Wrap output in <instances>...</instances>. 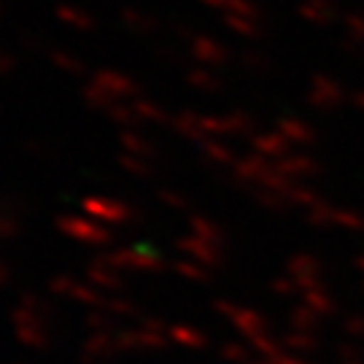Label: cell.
Returning a JSON list of instances; mask_svg holds the SVG:
<instances>
[{"instance_id": "6da1fadb", "label": "cell", "mask_w": 364, "mask_h": 364, "mask_svg": "<svg viewBox=\"0 0 364 364\" xmlns=\"http://www.w3.org/2000/svg\"><path fill=\"white\" fill-rule=\"evenodd\" d=\"M54 227H57V232H63L65 237L84 243V246H108L114 240V232L100 221L90 219L87 213H70V210L60 213L54 219Z\"/></svg>"}, {"instance_id": "7a4b0ae2", "label": "cell", "mask_w": 364, "mask_h": 364, "mask_svg": "<svg viewBox=\"0 0 364 364\" xmlns=\"http://www.w3.org/2000/svg\"><path fill=\"white\" fill-rule=\"evenodd\" d=\"M81 210L90 219L108 224V227H119V224H132L135 219H141V213L132 208L130 203L119 200V197H105V195H87L81 197Z\"/></svg>"}, {"instance_id": "3957f363", "label": "cell", "mask_w": 364, "mask_h": 364, "mask_svg": "<svg viewBox=\"0 0 364 364\" xmlns=\"http://www.w3.org/2000/svg\"><path fill=\"white\" fill-rule=\"evenodd\" d=\"M117 332H92L90 338L81 343V362L100 364L117 356Z\"/></svg>"}, {"instance_id": "277c9868", "label": "cell", "mask_w": 364, "mask_h": 364, "mask_svg": "<svg viewBox=\"0 0 364 364\" xmlns=\"http://www.w3.org/2000/svg\"><path fill=\"white\" fill-rule=\"evenodd\" d=\"M92 81L100 84L103 90H108L114 97H119V100H132V97L138 95V84H135L130 76H124V73H119V70H111V68L97 70V73L92 76Z\"/></svg>"}, {"instance_id": "5b68a950", "label": "cell", "mask_w": 364, "mask_h": 364, "mask_svg": "<svg viewBox=\"0 0 364 364\" xmlns=\"http://www.w3.org/2000/svg\"><path fill=\"white\" fill-rule=\"evenodd\" d=\"M84 275H87V284H92L100 291H124V287H127L124 275L119 273V270H111V267L97 264V262H92Z\"/></svg>"}, {"instance_id": "8992f818", "label": "cell", "mask_w": 364, "mask_h": 364, "mask_svg": "<svg viewBox=\"0 0 364 364\" xmlns=\"http://www.w3.org/2000/svg\"><path fill=\"white\" fill-rule=\"evenodd\" d=\"M81 97H84V103L90 105V108H95V111H108V108H114L117 103H124V100H119V97H114L108 90H103L100 84H95V81H87L84 87H81Z\"/></svg>"}, {"instance_id": "52a82bcc", "label": "cell", "mask_w": 364, "mask_h": 364, "mask_svg": "<svg viewBox=\"0 0 364 364\" xmlns=\"http://www.w3.org/2000/svg\"><path fill=\"white\" fill-rule=\"evenodd\" d=\"M57 19L63 22V25L73 27V30H95L97 22H95V16L90 11H84V9H78V6H70V3H63V6H57Z\"/></svg>"}, {"instance_id": "ba28073f", "label": "cell", "mask_w": 364, "mask_h": 364, "mask_svg": "<svg viewBox=\"0 0 364 364\" xmlns=\"http://www.w3.org/2000/svg\"><path fill=\"white\" fill-rule=\"evenodd\" d=\"M105 117L111 119V124H117V127H122V130H138L141 122H144V119L138 117V111L132 108L130 100H124V103H117L114 108H108Z\"/></svg>"}, {"instance_id": "9c48e42d", "label": "cell", "mask_w": 364, "mask_h": 364, "mask_svg": "<svg viewBox=\"0 0 364 364\" xmlns=\"http://www.w3.org/2000/svg\"><path fill=\"white\" fill-rule=\"evenodd\" d=\"M14 335H16V343H22L25 348H33V351H43L52 343L46 326H14Z\"/></svg>"}, {"instance_id": "30bf717a", "label": "cell", "mask_w": 364, "mask_h": 364, "mask_svg": "<svg viewBox=\"0 0 364 364\" xmlns=\"http://www.w3.org/2000/svg\"><path fill=\"white\" fill-rule=\"evenodd\" d=\"M119 144H122V151H124V154L141 156V159L154 154V146L149 144L138 130H122L119 132Z\"/></svg>"}, {"instance_id": "8fae6325", "label": "cell", "mask_w": 364, "mask_h": 364, "mask_svg": "<svg viewBox=\"0 0 364 364\" xmlns=\"http://www.w3.org/2000/svg\"><path fill=\"white\" fill-rule=\"evenodd\" d=\"M70 299H76V302H81V305H87L90 311H97V308H105V302H108V297H105L100 289H95L92 284H73V289H70Z\"/></svg>"}, {"instance_id": "7c38bea8", "label": "cell", "mask_w": 364, "mask_h": 364, "mask_svg": "<svg viewBox=\"0 0 364 364\" xmlns=\"http://www.w3.org/2000/svg\"><path fill=\"white\" fill-rule=\"evenodd\" d=\"M49 60L54 63V68L65 70L70 76H84V73H87V65L78 60L76 54H68V52H63V49H52V52H49Z\"/></svg>"}, {"instance_id": "4fadbf2b", "label": "cell", "mask_w": 364, "mask_h": 364, "mask_svg": "<svg viewBox=\"0 0 364 364\" xmlns=\"http://www.w3.org/2000/svg\"><path fill=\"white\" fill-rule=\"evenodd\" d=\"M84 324H87L90 332H114L117 329V316H111L108 311L97 308V311H87Z\"/></svg>"}, {"instance_id": "5bb4252c", "label": "cell", "mask_w": 364, "mask_h": 364, "mask_svg": "<svg viewBox=\"0 0 364 364\" xmlns=\"http://www.w3.org/2000/svg\"><path fill=\"white\" fill-rule=\"evenodd\" d=\"M122 22H124V27L135 30V33H149V30L156 27L154 19H151L149 14L138 11V9H124V11H122Z\"/></svg>"}, {"instance_id": "9a60e30c", "label": "cell", "mask_w": 364, "mask_h": 364, "mask_svg": "<svg viewBox=\"0 0 364 364\" xmlns=\"http://www.w3.org/2000/svg\"><path fill=\"white\" fill-rule=\"evenodd\" d=\"M16 305H19V308H27V311H33V313H38V316H43V318H49V316H52V305H49V299H43L41 294H36V291H22Z\"/></svg>"}, {"instance_id": "2e32d148", "label": "cell", "mask_w": 364, "mask_h": 364, "mask_svg": "<svg viewBox=\"0 0 364 364\" xmlns=\"http://www.w3.org/2000/svg\"><path fill=\"white\" fill-rule=\"evenodd\" d=\"M162 259L151 248H132V270H159Z\"/></svg>"}, {"instance_id": "e0dca14e", "label": "cell", "mask_w": 364, "mask_h": 364, "mask_svg": "<svg viewBox=\"0 0 364 364\" xmlns=\"http://www.w3.org/2000/svg\"><path fill=\"white\" fill-rule=\"evenodd\" d=\"M19 235H22V216L0 210V240H14Z\"/></svg>"}, {"instance_id": "ac0fdd59", "label": "cell", "mask_w": 364, "mask_h": 364, "mask_svg": "<svg viewBox=\"0 0 364 364\" xmlns=\"http://www.w3.org/2000/svg\"><path fill=\"white\" fill-rule=\"evenodd\" d=\"M103 311H108L111 316H117V318H130V316H135V313H138V308H135V302H132V299L108 297V302H105Z\"/></svg>"}, {"instance_id": "d6986e66", "label": "cell", "mask_w": 364, "mask_h": 364, "mask_svg": "<svg viewBox=\"0 0 364 364\" xmlns=\"http://www.w3.org/2000/svg\"><path fill=\"white\" fill-rule=\"evenodd\" d=\"M119 165L127 170L130 176H141V178L151 176V168L146 165L141 156H132V154H124V151H122V156H119Z\"/></svg>"}, {"instance_id": "ffe728a7", "label": "cell", "mask_w": 364, "mask_h": 364, "mask_svg": "<svg viewBox=\"0 0 364 364\" xmlns=\"http://www.w3.org/2000/svg\"><path fill=\"white\" fill-rule=\"evenodd\" d=\"M73 278L65 273H60V275H54L52 281H49V294L52 297H70V289H73Z\"/></svg>"}, {"instance_id": "44dd1931", "label": "cell", "mask_w": 364, "mask_h": 364, "mask_svg": "<svg viewBox=\"0 0 364 364\" xmlns=\"http://www.w3.org/2000/svg\"><path fill=\"white\" fill-rule=\"evenodd\" d=\"M130 103H132V100H130ZM132 108L138 111V117H141V119H154V122H159V119H162V111H159L154 103H149V100H135V103H132Z\"/></svg>"}, {"instance_id": "7402d4cb", "label": "cell", "mask_w": 364, "mask_h": 364, "mask_svg": "<svg viewBox=\"0 0 364 364\" xmlns=\"http://www.w3.org/2000/svg\"><path fill=\"white\" fill-rule=\"evenodd\" d=\"M19 43L27 46V49H41V46H43V43H41V36L33 33V30H19Z\"/></svg>"}, {"instance_id": "603a6c76", "label": "cell", "mask_w": 364, "mask_h": 364, "mask_svg": "<svg viewBox=\"0 0 364 364\" xmlns=\"http://www.w3.org/2000/svg\"><path fill=\"white\" fill-rule=\"evenodd\" d=\"M22 146H25V151H30V154H36V156H46V154H49V146L41 144V141H36V138H27Z\"/></svg>"}, {"instance_id": "cb8c5ba5", "label": "cell", "mask_w": 364, "mask_h": 364, "mask_svg": "<svg viewBox=\"0 0 364 364\" xmlns=\"http://www.w3.org/2000/svg\"><path fill=\"white\" fill-rule=\"evenodd\" d=\"M14 65H16V60H14L11 54L0 52V76H6V73H11Z\"/></svg>"}, {"instance_id": "d4e9b609", "label": "cell", "mask_w": 364, "mask_h": 364, "mask_svg": "<svg viewBox=\"0 0 364 364\" xmlns=\"http://www.w3.org/2000/svg\"><path fill=\"white\" fill-rule=\"evenodd\" d=\"M144 329H149V332H159V329H162V321L149 316V318H144Z\"/></svg>"}, {"instance_id": "484cf974", "label": "cell", "mask_w": 364, "mask_h": 364, "mask_svg": "<svg viewBox=\"0 0 364 364\" xmlns=\"http://www.w3.org/2000/svg\"><path fill=\"white\" fill-rule=\"evenodd\" d=\"M3 284H9V267L0 262V287H3Z\"/></svg>"}, {"instance_id": "4316f807", "label": "cell", "mask_w": 364, "mask_h": 364, "mask_svg": "<svg viewBox=\"0 0 364 364\" xmlns=\"http://www.w3.org/2000/svg\"><path fill=\"white\" fill-rule=\"evenodd\" d=\"M0 14H3V3H0Z\"/></svg>"}]
</instances>
